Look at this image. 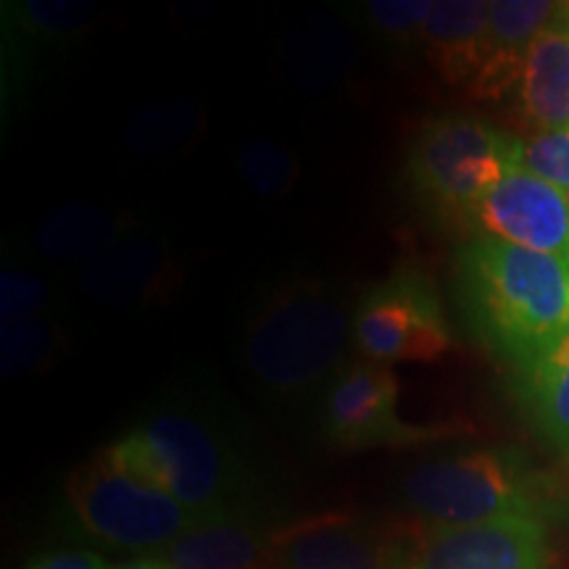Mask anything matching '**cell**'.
<instances>
[{
  "instance_id": "6da1fadb",
  "label": "cell",
  "mask_w": 569,
  "mask_h": 569,
  "mask_svg": "<svg viewBox=\"0 0 569 569\" xmlns=\"http://www.w3.org/2000/svg\"><path fill=\"white\" fill-rule=\"evenodd\" d=\"M457 293L475 336L517 372L569 332V264L475 234L457 256Z\"/></svg>"
},
{
  "instance_id": "7a4b0ae2",
  "label": "cell",
  "mask_w": 569,
  "mask_h": 569,
  "mask_svg": "<svg viewBox=\"0 0 569 569\" xmlns=\"http://www.w3.org/2000/svg\"><path fill=\"white\" fill-rule=\"evenodd\" d=\"M353 319L343 298L319 277H296L269 290L243 336L256 386L277 401H303L327 390L343 369Z\"/></svg>"
},
{
  "instance_id": "3957f363",
  "label": "cell",
  "mask_w": 569,
  "mask_h": 569,
  "mask_svg": "<svg viewBox=\"0 0 569 569\" xmlns=\"http://www.w3.org/2000/svg\"><path fill=\"white\" fill-rule=\"evenodd\" d=\"M103 457L182 503L196 519L243 507V467L209 419L161 409L103 448Z\"/></svg>"
},
{
  "instance_id": "277c9868",
  "label": "cell",
  "mask_w": 569,
  "mask_h": 569,
  "mask_svg": "<svg viewBox=\"0 0 569 569\" xmlns=\"http://www.w3.org/2000/svg\"><path fill=\"white\" fill-rule=\"evenodd\" d=\"M403 501L430 528H465L551 509L549 482L517 448H472L432 457L403 478Z\"/></svg>"
},
{
  "instance_id": "5b68a950",
  "label": "cell",
  "mask_w": 569,
  "mask_h": 569,
  "mask_svg": "<svg viewBox=\"0 0 569 569\" xmlns=\"http://www.w3.org/2000/svg\"><path fill=\"white\" fill-rule=\"evenodd\" d=\"M522 140L472 113H432L411 132L407 177L440 211L467 219L511 169Z\"/></svg>"
},
{
  "instance_id": "8992f818",
  "label": "cell",
  "mask_w": 569,
  "mask_h": 569,
  "mask_svg": "<svg viewBox=\"0 0 569 569\" xmlns=\"http://www.w3.org/2000/svg\"><path fill=\"white\" fill-rule=\"evenodd\" d=\"M63 493L88 536L127 551L159 553L196 522L172 496L117 467L103 451L71 469Z\"/></svg>"
},
{
  "instance_id": "52a82bcc",
  "label": "cell",
  "mask_w": 569,
  "mask_h": 569,
  "mask_svg": "<svg viewBox=\"0 0 569 569\" xmlns=\"http://www.w3.org/2000/svg\"><path fill=\"white\" fill-rule=\"evenodd\" d=\"M353 346L380 365H432L451 351V325L436 284L417 267H398L372 284L353 311Z\"/></svg>"
},
{
  "instance_id": "ba28073f",
  "label": "cell",
  "mask_w": 569,
  "mask_h": 569,
  "mask_svg": "<svg viewBox=\"0 0 569 569\" xmlns=\"http://www.w3.org/2000/svg\"><path fill=\"white\" fill-rule=\"evenodd\" d=\"M398 375L380 361L351 359L325 393L322 430L340 448L425 446L453 436L451 425L407 422L398 409Z\"/></svg>"
},
{
  "instance_id": "9c48e42d",
  "label": "cell",
  "mask_w": 569,
  "mask_h": 569,
  "mask_svg": "<svg viewBox=\"0 0 569 569\" xmlns=\"http://www.w3.org/2000/svg\"><path fill=\"white\" fill-rule=\"evenodd\" d=\"M415 549L417 540L353 511L293 519L269 540L280 569H411Z\"/></svg>"
},
{
  "instance_id": "30bf717a",
  "label": "cell",
  "mask_w": 569,
  "mask_h": 569,
  "mask_svg": "<svg viewBox=\"0 0 569 569\" xmlns=\"http://www.w3.org/2000/svg\"><path fill=\"white\" fill-rule=\"evenodd\" d=\"M467 222L486 238L553 256L569 264V193L515 167L482 201Z\"/></svg>"
},
{
  "instance_id": "8fae6325",
  "label": "cell",
  "mask_w": 569,
  "mask_h": 569,
  "mask_svg": "<svg viewBox=\"0 0 569 569\" xmlns=\"http://www.w3.org/2000/svg\"><path fill=\"white\" fill-rule=\"evenodd\" d=\"M546 519L503 517L465 528H427L411 569H549Z\"/></svg>"
},
{
  "instance_id": "7c38bea8",
  "label": "cell",
  "mask_w": 569,
  "mask_h": 569,
  "mask_svg": "<svg viewBox=\"0 0 569 569\" xmlns=\"http://www.w3.org/2000/svg\"><path fill=\"white\" fill-rule=\"evenodd\" d=\"M182 272L169 246L151 238H124L82 267L80 288L109 309L167 303L180 290Z\"/></svg>"
},
{
  "instance_id": "4fadbf2b",
  "label": "cell",
  "mask_w": 569,
  "mask_h": 569,
  "mask_svg": "<svg viewBox=\"0 0 569 569\" xmlns=\"http://www.w3.org/2000/svg\"><path fill=\"white\" fill-rule=\"evenodd\" d=\"M557 17V3L546 0H496L488 3L486 59L469 84L478 101H503L517 92L525 61L549 21Z\"/></svg>"
},
{
  "instance_id": "5bb4252c",
  "label": "cell",
  "mask_w": 569,
  "mask_h": 569,
  "mask_svg": "<svg viewBox=\"0 0 569 569\" xmlns=\"http://www.w3.org/2000/svg\"><path fill=\"white\" fill-rule=\"evenodd\" d=\"M269 540L272 532L259 519L234 507L196 519L193 528L159 553L174 569H261L272 559Z\"/></svg>"
},
{
  "instance_id": "9a60e30c",
  "label": "cell",
  "mask_w": 569,
  "mask_h": 569,
  "mask_svg": "<svg viewBox=\"0 0 569 569\" xmlns=\"http://www.w3.org/2000/svg\"><path fill=\"white\" fill-rule=\"evenodd\" d=\"M425 56L448 84L469 88L486 59L488 3L482 0H436L422 32Z\"/></svg>"
},
{
  "instance_id": "2e32d148",
  "label": "cell",
  "mask_w": 569,
  "mask_h": 569,
  "mask_svg": "<svg viewBox=\"0 0 569 569\" xmlns=\"http://www.w3.org/2000/svg\"><path fill=\"white\" fill-rule=\"evenodd\" d=\"M515 98L532 134L569 127V27L561 19L553 17L530 46Z\"/></svg>"
},
{
  "instance_id": "e0dca14e",
  "label": "cell",
  "mask_w": 569,
  "mask_h": 569,
  "mask_svg": "<svg viewBox=\"0 0 569 569\" xmlns=\"http://www.w3.org/2000/svg\"><path fill=\"white\" fill-rule=\"evenodd\" d=\"M134 227V217L111 206L71 201L53 209L34 230L38 253L61 264H90L98 256L122 243Z\"/></svg>"
},
{
  "instance_id": "ac0fdd59",
  "label": "cell",
  "mask_w": 569,
  "mask_h": 569,
  "mask_svg": "<svg viewBox=\"0 0 569 569\" xmlns=\"http://www.w3.org/2000/svg\"><path fill=\"white\" fill-rule=\"evenodd\" d=\"M519 396L536 430L569 459V332L519 372Z\"/></svg>"
},
{
  "instance_id": "d6986e66",
  "label": "cell",
  "mask_w": 569,
  "mask_h": 569,
  "mask_svg": "<svg viewBox=\"0 0 569 569\" xmlns=\"http://www.w3.org/2000/svg\"><path fill=\"white\" fill-rule=\"evenodd\" d=\"M203 111L193 101H159L134 113L124 127V142L138 156L177 153L201 140Z\"/></svg>"
},
{
  "instance_id": "ffe728a7",
  "label": "cell",
  "mask_w": 569,
  "mask_h": 569,
  "mask_svg": "<svg viewBox=\"0 0 569 569\" xmlns=\"http://www.w3.org/2000/svg\"><path fill=\"white\" fill-rule=\"evenodd\" d=\"M67 348V332L53 319L3 325L0 330V369L6 377H24L48 369Z\"/></svg>"
},
{
  "instance_id": "44dd1931",
  "label": "cell",
  "mask_w": 569,
  "mask_h": 569,
  "mask_svg": "<svg viewBox=\"0 0 569 569\" xmlns=\"http://www.w3.org/2000/svg\"><path fill=\"white\" fill-rule=\"evenodd\" d=\"M238 167L248 188L264 198L288 196L301 177V163L290 148L272 138L248 140L238 153Z\"/></svg>"
},
{
  "instance_id": "7402d4cb",
  "label": "cell",
  "mask_w": 569,
  "mask_h": 569,
  "mask_svg": "<svg viewBox=\"0 0 569 569\" xmlns=\"http://www.w3.org/2000/svg\"><path fill=\"white\" fill-rule=\"evenodd\" d=\"M53 301V288L40 277L13 267L3 269V274H0V322L3 325L46 317Z\"/></svg>"
},
{
  "instance_id": "603a6c76",
  "label": "cell",
  "mask_w": 569,
  "mask_h": 569,
  "mask_svg": "<svg viewBox=\"0 0 569 569\" xmlns=\"http://www.w3.org/2000/svg\"><path fill=\"white\" fill-rule=\"evenodd\" d=\"M436 0H369L365 3V19L375 34L396 46H407L422 32Z\"/></svg>"
},
{
  "instance_id": "cb8c5ba5",
  "label": "cell",
  "mask_w": 569,
  "mask_h": 569,
  "mask_svg": "<svg viewBox=\"0 0 569 569\" xmlns=\"http://www.w3.org/2000/svg\"><path fill=\"white\" fill-rule=\"evenodd\" d=\"M519 167L569 193V127L538 132L522 140Z\"/></svg>"
},
{
  "instance_id": "d4e9b609",
  "label": "cell",
  "mask_w": 569,
  "mask_h": 569,
  "mask_svg": "<svg viewBox=\"0 0 569 569\" xmlns=\"http://www.w3.org/2000/svg\"><path fill=\"white\" fill-rule=\"evenodd\" d=\"M19 17L27 21L32 32L59 38V34H74L84 30L96 19L98 6L92 3H24L19 6Z\"/></svg>"
},
{
  "instance_id": "484cf974",
  "label": "cell",
  "mask_w": 569,
  "mask_h": 569,
  "mask_svg": "<svg viewBox=\"0 0 569 569\" xmlns=\"http://www.w3.org/2000/svg\"><path fill=\"white\" fill-rule=\"evenodd\" d=\"M111 565L96 551H59L30 561L21 569H109Z\"/></svg>"
},
{
  "instance_id": "4316f807",
  "label": "cell",
  "mask_w": 569,
  "mask_h": 569,
  "mask_svg": "<svg viewBox=\"0 0 569 569\" xmlns=\"http://www.w3.org/2000/svg\"><path fill=\"white\" fill-rule=\"evenodd\" d=\"M109 569H174L169 565V559L163 553H140L130 561H122V565H113Z\"/></svg>"
},
{
  "instance_id": "83f0119b",
  "label": "cell",
  "mask_w": 569,
  "mask_h": 569,
  "mask_svg": "<svg viewBox=\"0 0 569 569\" xmlns=\"http://www.w3.org/2000/svg\"><path fill=\"white\" fill-rule=\"evenodd\" d=\"M557 19H561L569 27V3H557Z\"/></svg>"
}]
</instances>
